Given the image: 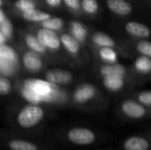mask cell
<instances>
[{
	"label": "cell",
	"instance_id": "6da1fadb",
	"mask_svg": "<svg viewBox=\"0 0 151 150\" xmlns=\"http://www.w3.org/2000/svg\"><path fill=\"white\" fill-rule=\"evenodd\" d=\"M45 109L39 103H28L16 113L15 123L23 130H30L39 126L45 118Z\"/></svg>",
	"mask_w": 151,
	"mask_h": 150
},
{
	"label": "cell",
	"instance_id": "7a4b0ae2",
	"mask_svg": "<svg viewBox=\"0 0 151 150\" xmlns=\"http://www.w3.org/2000/svg\"><path fill=\"white\" fill-rule=\"evenodd\" d=\"M121 113L130 119L139 120L150 117L151 109L140 103L137 99H126L120 103Z\"/></svg>",
	"mask_w": 151,
	"mask_h": 150
},
{
	"label": "cell",
	"instance_id": "3957f363",
	"mask_svg": "<svg viewBox=\"0 0 151 150\" xmlns=\"http://www.w3.org/2000/svg\"><path fill=\"white\" fill-rule=\"evenodd\" d=\"M66 139L70 143L76 146H89L96 142L97 137L93 130L88 127L76 126L66 132Z\"/></svg>",
	"mask_w": 151,
	"mask_h": 150
},
{
	"label": "cell",
	"instance_id": "277c9868",
	"mask_svg": "<svg viewBox=\"0 0 151 150\" xmlns=\"http://www.w3.org/2000/svg\"><path fill=\"white\" fill-rule=\"evenodd\" d=\"M98 91L96 87L92 83H82L75 88L73 92V101L77 105H87L92 103L97 96Z\"/></svg>",
	"mask_w": 151,
	"mask_h": 150
},
{
	"label": "cell",
	"instance_id": "5b68a950",
	"mask_svg": "<svg viewBox=\"0 0 151 150\" xmlns=\"http://www.w3.org/2000/svg\"><path fill=\"white\" fill-rule=\"evenodd\" d=\"M35 34L42 45L48 50V51L56 52L58 51L62 47L60 35H58L56 31L41 27L36 30Z\"/></svg>",
	"mask_w": 151,
	"mask_h": 150
},
{
	"label": "cell",
	"instance_id": "8992f818",
	"mask_svg": "<svg viewBox=\"0 0 151 150\" xmlns=\"http://www.w3.org/2000/svg\"><path fill=\"white\" fill-rule=\"evenodd\" d=\"M44 79L57 87H63L69 85L73 81V74L65 69L50 68L45 72Z\"/></svg>",
	"mask_w": 151,
	"mask_h": 150
},
{
	"label": "cell",
	"instance_id": "52a82bcc",
	"mask_svg": "<svg viewBox=\"0 0 151 150\" xmlns=\"http://www.w3.org/2000/svg\"><path fill=\"white\" fill-rule=\"evenodd\" d=\"M21 63L23 68L27 72L31 73H37L41 72L44 66L42 55L30 50L23 52L21 57Z\"/></svg>",
	"mask_w": 151,
	"mask_h": 150
},
{
	"label": "cell",
	"instance_id": "ba28073f",
	"mask_svg": "<svg viewBox=\"0 0 151 150\" xmlns=\"http://www.w3.org/2000/svg\"><path fill=\"white\" fill-rule=\"evenodd\" d=\"M126 32L137 39H147L151 35V29L145 24L138 21H128L125 25Z\"/></svg>",
	"mask_w": 151,
	"mask_h": 150
},
{
	"label": "cell",
	"instance_id": "9c48e42d",
	"mask_svg": "<svg viewBox=\"0 0 151 150\" xmlns=\"http://www.w3.org/2000/svg\"><path fill=\"white\" fill-rule=\"evenodd\" d=\"M150 141L142 135L130 136L123 142L124 150H150Z\"/></svg>",
	"mask_w": 151,
	"mask_h": 150
},
{
	"label": "cell",
	"instance_id": "30bf717a",
	"mask_svg": "<svg viewBox=\"0 0 151 150\" xmlns=\"http://www.w3.org/2000/svg\"><path fill=\"white\" fill-rule=\"evenodd\" d=\"M62 47L65 50L73 57H78L81 51V43L74 38L70 33H62L60 34Z\"/></svg>",
	"mask_w": 151,
	"mask_h": 150
},
{
	"label": "cell",
	"instance_id": "8fae6325",
	"mask_svg": "<svg viewBox=\"0 0 151 150\" xmlns=\"http://www.w3.org/2000/svg\"><path fill=\"white\" fill-rule=\"evenodd\" d=\"M108 9L118 16H127L133 12V5L127 0H106Z\"/></svg>",
	"mask_w": 151,
	"mask_h": 150
},
{
	"label": "cell",
	"instance_id": "7c38bea8",
	"mask_svg": "<svg viewBox=\"0 0 151 150\" xmlns=\"http://www.w3.org/2000/svg\"><path fill=\"white\" fill-rule=\"evenodd\" d=\"M126 76L121 75H111L102 78V83L104 87L111 93H119L126 87Z\"/></svg>",
	"mask_w": 151,
	"mask_h": 150
},
{
	"label": "cell",
	"instance_id": "4fadbf2b",
	"mask_svg": "<svg viewBox=\"0 0 151 150\" xmlns=\"http://www.w3.org/2000/svg\"><path fill=\"white\" fill-rule=\"evenodd\" d=\"M98 72L102 78L111 75H121L127 77V68L119 63H115V64L104 63L102 65L99 66Z\"/></svg>",
	"mask_w": 151,
	"mask_h": 150
},
{
	"label": "cell",
	"instance_id": "5bb4252c",
	"mask_svg": "<svg viewBox=\"0 0 151 150\" xmlns=\"http://www.w3.org/2000/svg\"><path fill=\"white\" fill-rule=\"evenodd\" d=\"M69 33L81 44L86 42L88 35L87 27L80 20H72L69 22Z\"/></svg>",
	"mask_w": 151,
	"mask_h": 150
},
{
	"label": "cell",
	"instance_id": "9a60e30c",
	"mask_svg": "<svg viewBox=\"0 0 151 150\" xmlns=\"http://www.w3.org/2000/svg\"><path fill=\"white\" fill-rule=\"evenodd\" d=\"M23 40L26 46L30 50H33L41 55H45L47 53L48 50L42 45V43L40 42L35 34H33L31 32H26L23 35Z\"/></svg>",
	"mask_w": 151,
	"mask_h": 150
},
{
	"label": "cell",
	"instance_id": "2e32d148",
	"mask_svg": "<svg viewBox=\"0 0 151 150\" xmlns=\"http://www.w3.org/2000/svg\"><path fill=\"white\" fill-rule=\"evenodd\" d=\"M20 16L27 21L29 22H34V23H42V21L48 19L49 18L51 17V14L39 10L37 8H32L27 11H25L20 13Z\"/></svg>",
	"mask_w": 151,
	"mask_h": 150
},
{
	"label": "cell",
	"instance_id": "e0dca14e",
	"mask_svg": "<svg viewBox=\"0 0 151 150\" xmlns=\"http://www.w3.org/2000/svg\"><path fill=\"white\" fill-rule=\"evenodd\" d=\"M134 70L140 75H150L151 73V58L146 56L140 55L134 62Z\"/></svg>",
	"mask_w": 151,
	"mask_h": 150
},
{
	"label": "cell",
	"instance_id": "ac0fdd59",
	"mask_svg": "<svg viewBox=\"0 0 151 150\" xmlns=\"http://www.w3.org/2000/svg\"><path fill=\"white\" fill-rule=\"evenodd\" d=\"M7 148L10 150H40L37 144L18 138H12L7 141Z\"/></svg>",
	"mask_w": 151,
	"mask_h": 150
},
{
	"label": "cell",
	"instance_id": "d6986e66",
	"mask_svg": "<svg viewBox=\"0 0 151 150\" xmlns=\"http://www.w3.org/2000/svg\"><path fill=\"white\" fill-rule=\"evenodd\" d=\"M91 41L98 48L100 47H113L114 48L116 46V42L111 35H109L106 33L100 32V31H97L92 34Z\"/></svg>",
	"mask_w": 151,
	"mask_h": 150
},
{
	"label": "cell",
	"instance_id": "ffe728a7",
	"mask_svg": "<svg viewBox=\"0 0 151 150\" xmlns=\"http://www.w3.org/2000/svg\"><path fill=\"white\" fill-rule=\"evenodd\" d=\"M0 59L6 62L12 63L19 66V57L17 51L9 44L5 43L0 45Z\"/></svg>",
	"mask_w": 151,
	"mask_h": 150
},
{
	"label": "cell",
	"instance_id": "44dd1931",
	"mask_svg": "<svg viewBox=\"0 0 151 150\" xmlns=\"http://www.w3.org/2000/svg\"><path fill=\"white\" fill-rule=\"evenodd\" d=\"M98 57L107 64L119 63V54L113 47H100L97 50Z\"/></svg>",
	"mask_w": 151,
	"mask_h": 150
},
{
	"label": "cell",
	"instance_id": "7402d4cb",
	"mask_svg": "<svg viewBox=\"0 0 151 150\" xmlns=\"http://www.w3.org/2000/svg\"><path fill=\"white\" fill-rule=\"evenodd\" d=\"M0 33L3 34L8 41L12 38L14 33L13 25L7 17L4 8H1L0 10Z\"/></svg>",
	"mask_w": 151,
	"mask_h": 150
},
{
	"label": "cell",
	"instance_id": "603a6c76",
	"mask_svg": "<svg viewBox=\"0 0 151 150\" xmlns=\"http://www.w3.org/2000/svg\"><path fill=\"white\" fill-rule=\"evenodd\" d=\"M40 25L42 27L58 32L63 29L65 26V20L59 17H50L48 19L40 23Z\"/></svg>",
	"mask_w": 151,
	"mask_h": 150
},
{
	"label": "cell",
	"instance_id": "cb8c5ba5",
	"mask_svg": "<svg viewBox=\"0 0 151 150\" xmlns=\"http://www.w3.org/2000/svg\"><path fill=\"white\" fill-rule=\"evenodd\" d=\"M82 11L88 15L94 16L99 11V4L97 0H81Z\"/></svg>",
	"mask_w": 151,
	"mask_h": 150
},
{
	"label": "cell",
	"instance_id": "d4e9b609",
	"mask_svg": "<svg viewBox=\"0 0 151 150\" xmlns=\"http://www.w3.org/2000/svg\"><path fill=\"white\" fill-rule=\"evenodd\" d=\"M135 50L142 56L151 58V42L146 39H139L135 43Z\"/></svg>",
	"mask_w": 151,
	"mask_h": 150
},
{
	"label": "cell",
	"instance_id": "484cf974",
	"mask_svg": "<svg viewBox=\"0 0 151 150\" xmlns=\"http://www.w3.org/2000/svg\"><path fill=\"white\" fill-rule=\"evenodd\" d=\"M18 68H19V65H16L12 63L6 62L4 60L0 59V72L2 75L12 77L16 73V72L18 71Z\"/></svg>",
	"mask_w": 151,
	"mask_h": 150
},
{
	"label": "cell",
	"instance_id": "4316f807",
	"mask_svg": "<svg viewBox=\"0 0 151 150\" xmlns=\"http://www.w3.org/2000/svg\"><path fill=\"white\" fill-rule=\"evenodd\" d=\"M13 7L19 13L32 8H36V4L34 0H16Z\"/></svg>",
	"mask_w": 151,
	"mask_h": 150
},
{
	"label": "cell",
	"instance_id": "83f0119b",
	"mask_svg": "<svg viewBox=\"0 0 151 150\" xmlns=\"http://www.w3.org/2000/svg\"><path fill=\"white\" fill-rule=\"evenodd\" d=\"M12 90V85L9 77L4 75H0V95L2 96H6L11 94Z\"/></svg>",
	"mask_w": 151,
	"mask_h": 150
},
{
	"label": "cell",
	"instance_id": "f1b7e54d",
	"mask_svg": "<svg viewBox=\"0 0 151 150\" xmlns=\"http://www.w3.org/2000/svg\"><path fill=\"white\" fill-rule=\"evenodd\" d=\"M136 99L145 106L151 109V90H144L139 92L136 95Z\"/></svg>",
	"mask_w": 151,
	"mask_h": 150
},
{
	"label": "cell",
	"instance_id": "f546056e",
	"mask_svg": "<svg viewBox=\"0 0 151 150\" xmlns=\"http://www.w3.org/2000/svg\"><path fill=\"white\" fill-rule=\"evenodd\" d=\"M65 5L73 12H80L81 10V0H63Z\"/></svg>",
	"mask_w": 151,
	"mask_h": 150
},
{
	"label": "cell",
	"instance_id": "4dcf8cb0",
	"mask_svg": "<svg viewBox=\"0 0 151 150\" xmlns=\"http://www.w3.org/2000/svg\"><path fill=\"white\" fill-rule=\"evenodd\" d=\"M47 5L50 8H58L63 3V0H44Z\"/></svg>",
	"mask_w": 151,
	"mask_h": 150
}]
</instances>
